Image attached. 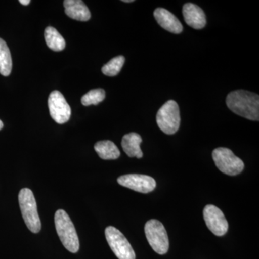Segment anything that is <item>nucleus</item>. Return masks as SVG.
Segmentation results:
<instances>
[{"label":"nucleus","instance_id":"obj_10","mask_svg":"<svg viewBox=\"0 0 259 259\" xmlns=\"http://www.w3.org/2000/svg\"><path fill=\"white\" fill-rule=\"evenodd\" d=\"M117 182L122 187L144 194L152 192L156 187V181L152 177L137 174L121 176L117 179Z\"/></svg>","mask_w":259,"mask_h":259},{"label":"nucleus","instance_id":"obj_13","mask_svg":"<svg viewBox=\"0 0 259 259\" xmlns=\"http://www.w3.org/2000/svg\"><path fill=\"white\" fill-rule=\"evenodd\" d=\"M64 6L65 13L74 20L86 22L91 18L90 10L81 0H65Z\"/></svg>","mask_w":259,"mask_h":259},{"label":"nucleus","instance_id":"obj_15","mask_svg":"<svg viewBox=\"0 0 259 259\" xmlns=\"http://www.w3.org/2000/svg\"><path fill=\"white\" fill-rule=\"evenodd\" d=\"M95 150L98 156L104 160H115L120 156V150L110 141H99L95 145Z\"/></svg>","mask_w":259,"mask_h":259},{"label":"nucleus","instance_id":"obj_22","mask_svg":"<svg viewBox=\"0 0 259 259\" xmlns=\"http://www.w3.org/2000/svg\"><path fill=\"white\" fill-rule=\"evenodd\" d=\"M3 126H4V125H3V122H2V120H0V131L3 128Z\"/></svg>","mask_w":259,"mask_h":259},{"label":"nucleus","instance_id":"obj_7","mask_svg":"<svg viewBox=\"0 0 259 259\" xmlns=\"http://www.w3.org/2000/svg\"><path fill=\"white\" fill-rule=\"evenodd\" d=\"M105 237L110 248L117 258L136 259L134 248L118 229L115 227H107L105 229Z\"/></svg>","mask_w":259,"mask_h":259},{"label":"nucleus","instance_id":"obj_16","mask_svg":"<svg viewBox=\"0 0 259 259\" xmlns=\"http://www.w3.org/2000/svg\"><path fill=\"white\" fill-rule=\"evenodd\" d=\"M44 37L48 47L51 50L61 51L64 50L66 47V42L64 37L53 27H47L46 28Z\"/></svg>","mask_w":259,"mask_h":259},{"label":"nucleus","instance_id":"obj_4","mask_svg":"<svg viewBox=\"0 0 259 259\" xmlns=\"http://www.w3.org/2000/svg\"><path fill=\"white\" fill-rule=\"evenodd\" d=\"M180 107L174 100L167 101L156 115L158 127L167 135L176 134L180 128Z\"/></svg>","mask_w":259,"mask_h":259},{"label":"nucleus","instance_id":"obj_1","mask_svg":"<svg viewBox=\"0 0 259 259\" xmlns=\"http://www.w3.org/2000/svg\"><path fill=\"white\" fill-rule=\"evenodd\" d=\"M226 105L232 112L248 120H259V97L257 94L236 90L228 94Z\"/></svg>","mask_w":259,"mask_h":259},{"label":"nucleus","instance_id":"obj_18","mask_svg":"<svg viewBox=\"0 0 259 259\" xmlns=\"http://www.w3.org/2000/svg\"><path fill=\"white\" fill-rule=\"evenodd\" d=\"M125 57L122 56L113 58L102 68V71L107 76H115L120 73L125 64Z\"/></svg>","mask_w":259,"mask_h":259},{"label":"nucleus","instance_id":"obj_6","mask_svg":"<svg viewBox=\"0 0 259 259\" xmlns=\"http://www.w3.org/2000/svg\"><path fill=\"white\" fill-rule=\"evenodd\" d=\"M145 233L153 250L158 254H166L169 248V241L163 224L157 220H150L145 225Z\"/></svg>","mask_w":259,"mask_h":259},{"label":"nucleus","instance_id":"obj_14","mask_svg":"<svg viewBox=\"0 0 259 259\" xmlns=\"http://www.w3.org/2000/svg\"><path fill=\"white\" fill-rule=\"evenodd\" d=\"M142 139L139 134L131 133L123 136L121 145L122 149L129 157L141 158L143 157V152L140 147Z\"/></svg>","mask_w":259,"mask_h":259},{"label":"nucleus","instance_id":"obj_8","mask_svg":"<svg viewBox=\"0 0 259 259\" xmlns=\"http://www.w3.org/2000/svg\"><path fill=\"white\" fill-rule=\"evenodd\" d=\"M49 112L53 120L59 124H64L69 120L71 115V107L59 91H53L48 100Z\"/></svg>","mask_w":259,"mask_h":259},{"label":"nucleus","instance_id":"obj_11","mask_svg":"<svg viewBox=\"0 0 259 259\" xmlns=\"http://www.w3.org/2000/svg\"><path fill=\"white\" fill-rule=\"evenodd\" d=\"M153 15L157 23L167 31L180 34L183 30V26L179 19L168 10L157 8L155 10Z\"/></svg>","mask_w":259,"mask_h":259},{"label":"nucleus","instance_id":"obj_5","mask_svg":"<svg viewBox=\"0 0 259 259\" xmlns=\"http://www.w3.org/2000/svg\"><path fill=\"white\" fill-rule=\"evenodd\" d=\"M212 158L218 169L229 176L239 175L244 168L243 161L229 148H216L212 151Z\"/></svg>","mask_w":259,"mask_h":259},{"label":"nucleus","instance_id":"obj_3","mask_svg":"<svg viewBox=\"0 0 259 259\" xmlns=\"http://www.w3.org/2000/svg\"><path fill=\"white\" fill-rule=\"evenodd\" d=\"M19 204L24 221L32 233H37L41 229V222L37 213L36 201L31 190L23 188L18 195Z\"/></svg>","mask_w":259,"mask_h":259},{"label":"nucleus","instance_id":"obj_9","mask_svg":"<svg viewBox=\"0 0 259 259\" xmlns=\"http://www.w3.org/2000/svg\"><path fill=\"white\" fill-rule=\"evenodd\" d=\"M204 220L209 231L217 236H223L228 231V223L222 211L216 206L208 204L203 210Z\"/></svg>","mask_w":259,"mask_h":259},{"label":"nucleus","instance_id":"obj_21","mask_svg":"<svg viewBox=\"0 0 259 259\" xmlns=\"http://www.w3.org/2000/svg\"><path fill=\"white\" fill-rule=\"evenodd\" d=\"M123 3H134V0H123Z\"/></svg>","mask_w":259,"mask_h":259},{"label":"nucleus","instance_id":"obj_12","mask_svg":"<svg viewBox=\"0 0 259 259\" xmlns=\"http://www.w3.org/2000/svg\"><path fill=\"white\" fill-rule=\"evenodd\" d=\"M182 13L186 23L191 28L199 30L205 26L207 22L205 14L203 10L197 5L192 3H187L184 5Z\"/></svg>","mask_w":259,"mask_h":259},{"label":"nucleus","instance_id":"obj_2","mask_svg":"<svg viewBox=\"0 0 259 259\" xmlns=\"http://www.w3.org/2000/svg\"><path fill=\"white\" fill-rule=\"evenodd\" d=\"M55 226L61 243L71 253H77L79 250V241L72 221L67 213L63 209L56 211Z\"/></svg>","mask_w":259,"mask_h":259},{"label":"nucleus","instance_id":"obj_20","mask_svg":"<svg viewBox=\"0 0 259 259\" xmlns=\"http://www.w3.org/2000/svg\"><path fill=\"white\" fill-rule=\"evenodd\" d=\"M19 3H20L21 5H25V6H26V5L30 4V0H20Z\"/></svg>","mask_w":259,"mask_h":259},{"label":"nucleus","instance_id":"obj_17","mask_svg":"<svg viewBox=\"0 0 259 259\" xmlns=\"http://www.w3.org/2000/svg\"><path fill=\"white\" fill-rule=\"evenodd\" d=\"M13 67L11 54L4 40L0 38V74L9 76Z\"/></svg>","mask_w":259,"mask_h":259},{"label":"nucleus","instance_id":"obj_19","mask_svg":"<svg viewBox=\"0 0 259 259\" xmlns=\"http://www.w3.org/2000/svg\"><path fill=\"white\" fill-rule=\"evenodd\" d=\"M105 98V92L102 89H95L90 90L81 97V103L84 106L98 105Z\"/></svg>","mask_w":259,"mask_h":259}]
</instances>
